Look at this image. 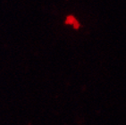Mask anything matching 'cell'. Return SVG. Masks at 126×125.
Wrapping results in <instances>:
<instances>
[{
  "instance_id": "6da1fadb",
  "label": "cell",
  "mask_w": 126,
  "mask_h": 125,
  "mask_svg": "<svg viewBox=\"0 0 126 125\" xmlns=\"http://www.w3.org/2000/svg\"><path fill=\"white\" fill-rule=\"evenodd\" d=\"M65 24H69V25H72L73 26L74 29H79V27H80V23L78 22L76 18L73 15H68L66 17V20H65Z\"/></svg>"
}]
</instances>
